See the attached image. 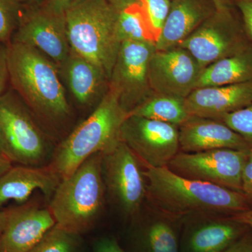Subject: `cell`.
Here are the masks:
<instances>
[{"label":"cell","mask_w":252,"mask_h":252,"mask_svg":"<svg viewBox=\"0 0 252 252\" xmlns=\"http://www.w3.org/2000/svg\"><path fill=\"white\" fill-rule=\"evenodd\" d=\"M144 168L147 198L155 210L172 218L230 217L251 210L241 192L186 178L167 166Z\"/></svg>","instance_id":"cell-1"},{"label":"cell","mask_w":252,"mask_h":252,"mask_svg":"<svg viewBox=\"0 0 252 252\" xmlns=\"http://www.w3.org/2000/svg\"><path fill=\"white\" fill-rule=\"evenodd\" d=\"M119 11L107 0H76L64 12L71 51L112 75L120 49Z\"/></svg>","instance_id":"cell-2"},{"label":"cell","mask_w":252,"mask_h":252,"mask_svg":"<svg viewBox=\"0 0 252 252\" xmlns=\"http://www.w3.org/2000/svg\"><path fill=\"white\" fill-rule=\"evenodd\" d=\"M127 115L119 94L110 88L90 117L61 144L50 167L62 180L89 158L114 148L121 141V128Z\"/></svg>","instance_id":"cell-3"},{"label":"cell","mask_w":252,"mask_h":252,"mask_svg":"<svg viewBox=\"0 0 252 252\" xmlns=\"http://www.w3.org/2000/svg\"><path fill=\"white\" fill-rule=\"evenodd\" d=\"M7 64L10 81L32 108L49 119L67 117L69 104L57 69L40 51L12 41Z\"/></svg>","instance_id":"cell-4"},{"label":"cell","mask_w":252,"mask_h":252,"mask_svg":"<svg viewBox=\"0 0 252 252\" xmlns=\"http://www.w3.org/2000/svg\"><path fill=\"white\" fill-rule=\"evenodd\" d=\"M105 190L102 154H96L61 180L53 194L49 210L56 224L75 235L89 229L100 215Z\"/></svg>","instance_id":"cell-5"},{"label":"cell","mask_w":252,"mask_h":252,"mask_svg":"<svg viewBox=\"0 0 252 252\" xmlns=\"http://www.w3.org/2000/svg\"><path fill=\"white\" fill-rule=\"evenodd\" d=\"M102 172L106 189L127 216L140 212L147 198L144 168L137 156L122 140L102 154Z\"/></svg>","instance_id":"cell-6"},{"label":"cell","mask_w":252,"mask_h":252,"mask_svg":"<svg viewBox=\"0 0 252 252\" xmlns=\"http://www.w3.org/2000/svg\"><path fill=\"white\" fill-rule=\"evenodd\" d=\"M249 151L219 149L195 153L180 152L167 167L186 178L241 192L242 174Z\"/></svg>","instance_id":"cell-7"},{"label":"cell","mask_w":252,"mask_h":252,"mask_svg":"<svg viewBox=\"0 0 252 252\" xmlns=\"http://www.w3.org/2000/svg\"><path fill=\"white\" fill-rule=\"evenodd\" d=\"M120 139L143 167L167 166L180 152L179 126L147 118L127 117L121 128Z\"/></svg>","instance_id":"cell-8"},{"label":"cell","mask_w":252,"mask_h":252,"mask_svg":"<svg viewBox=\"0 0 252 252\" xmlns=\"http://www.w3.org/2000/svg\"><path fill=\"white\" fill-rule=\"evenodd\" d=\"M156 46L145 41H122L111 75V89L128 113L143 102L149 86V61Z\"/></svg>","instance_id":"cell-9"},{"label":"cell","mask_w":252,"mask_h":252,"mask_svg":"<svg viewBox=\"0 0 252 252\" xmlns=\"http://www.w3.org/2000/svg\"><path fill=\"white\" fill-rule=\"evenodd\" d=\"M0 124L11 161L34 166L44 159L42 136L27 113L9 96H0Z\"/></svg>","instance_id":"cell-10"},{"label":"cell","mask_w":252,"mask_h":252,"mask_svg":"<svg viewBox=\"0 0 252 252\" xmlns=\"http://www.w3.org/2000/svg\"><path fill=\"white\" fill-rule=\"evenodd\" d=\"M201 68L187 50H155L149 61V86L160 94L186 98L195 89Z\"/></svg>","instance_id":"cell-11"},{"label":"cell","mask_w":252,"mask_h":252,"mask_svg":"<svg viewBox=\"0 0 252 252\" xmlns=\"http://www.w3.org/2000/svg\"><path fill=\"white\" fill-rule=\"evenodd\" d=\"M246 29H242L230 17L222 23L205 25L182 41L181 48L187 50L198 63L207 67L219 60L233 56L251 46Z\"/></svg>","instance_id":"cell-12"},{"label":"cell","mask_w":252,"mask_h":252,"mask_svg":"<svg viewBox=\"0 0 252 252\" xmlns=\"http://www.w3.org/2000/svg\"><path fill=\"white\" fill-rule=\"evenodd\" d=\"M13 42L31 46L56 63H65L71 53L64 14L44 9L25 20Z\"/></svg>","instance_id":"cell-13"},{"label":"cell","mask_w":252,"mask_h":252,"mask_svg":"<svg viewBox=\"0 0 252 252\" xmlns=\"http://www.w3.org/2000/svg\"><path fill=\"white\" fill-rule=\"evenodd\" d=\"M189 220L180 243V252H223L250 228L230 217L203 216Z\"/></svg>","instance_id":"cell-14"},{"label":"cell","mask_w":252,"mask_h":252,"mask_svg":"<svg viewBox=\"0 0 252 252\" xmlns=\"http://www.w3.org/2000/svg\"><path fill=\"white\" fill-rule=\"evenodd\" d=\"M252 104V81L230 85L199 88L185 98L190 117L220 121L224 116Z\"/></svg>","instance_id":"cell-15"},{"label":"cell","mask_w":252,"mask_h":252,"mask_svg":"<svg viewBox=\"0 0 252 252\" xmlns=\"http://www.w3.org/2000/svg\"><path fill=\"white\" fill-rule=\"evenodd\" d=\"M56 223L49 210L24 207L9 212L0 233V252H29Z\"/></svg>","instance_id":"cell-16"},{"label":"cell","mask_w":252,"mask_h":252,"mask_svg":"<svg viewBox=\"0 0 252 252\" xmlns=\"http://www.w3.org/2000/svg\"><path fill=\"white\" fill-rule=\"evenodd\" d=\"M179 142L180 152L185 153L219 149H252L241 136L223 122L198 117H190L179 126Z\"/></svg>","instance_id":"cell-17"},{"label":"cell","mask_w":252,"mask_h":252,"mask_svg":"<svg viewBox=\"0 0 252 252\" xmlns=\"http://www.w3.org/2000/svg\"><path fill=\"white\" fill-rule=\"evenodd\" d=\"M61 181L50 166L12 167L0 177V207L10 200L24 203L36 189L52 197Z\"/></svg>","instance_id":"cell-18"},{"label":"cell","mask_w":252,"mask_h":252,"mask_svg":"<svg viewBox=\"0 0 252 252\" xmlns=\"http://www.w3.org/2000/svg\"><path fill=\"white\" fill-rule=\"evenodd\" d=\"M208 15L209 9L200 0H175L156 49L162 51L180 45Z\"/></svg>","instance_id":"cell-19"},{"label":"cell","mask_w":252,"mask_h":252,"mask_svg":"<svg viewBox=\"0 0 252 252\" xmlns=\"http://www.w3.org/2000/svg\"><path fill=\"white\" fill-rule=\"evenodd\" d=\"M252 81V45L202 69L195 89Z\"/></svg>","instance_id":"cell-20"},{"label":"cell","mask_w":252,"mask_h":252,"mask_svg":"<svg viewBox=\"0 0 252 252\" xmlns=\"http://www.w3.org/2000/svg\"><path fill=\"white\" fill-rule=\"evenodd\" d=\"M69 88L81 104L90 102L95 97L105 74L97 66L71 51L65 61Z\"/></svg>","instance_id":"cell-21"},{"label":"cell","mask_w":252,"mask_h":252,"mask_svg":"<svg viewBox=\"0 0 252 252\" xmlns=\"http://www.w3.org/2000/svg\"><path fill=\"white\" fill-rule=\"evenodd\" d=\"M141 233L144 252H180V220L154 209Z\"/></svg>","instance_id":"cell-22"},{"label":"cell","mask_w":252,"mask_h":252,"mask_svg":"<svg viewBox=\"0 0 252 252\" xmlns=\"http://www.w3.org/2000/svg\"><path fill=\"white\" fill-rule=\"evenodd\" d=\"M129 116L147 118L158 122L182 125L190 117L185 106V98L175 96H154L127 113Z\"/></svg>","instance_id":"cell-23"},{"label":"cell","mask_w":252,"mask_h":252,"mask_svg":"<svg viewBox=\"0 0 252 252\" xmlns=\"http://www.w3.org/2000/svg\"><path fill=\"white\" fill-rule=\"evenodd\" d=\"M117 34L121 42L132 40L145 41L155 46L157 44V37L142 0L119 11Z\"/></svg>","instance_id":"cell-24"},{"label":"cell","mask_w":252,"mask_h":252,"mask_svg":"<svg viewBox=\"0 0 252 252\" xmlns=\"http://www.w3.org/2000/svg\"><path fill=\"white\" fill-rule=\"evenodd\" d=\"M77 235L56 223L29 252H75Z\"/></svg>","instance_id":"cell-25"},{"label":"cell","mask_w":252,"mask_h":252,"mask_svg":"<svg viewBox=\"0 0 252 252\" xmlns=\"http://www.w3.org/2000/svg\"><path fill=\"white\" fill-rule=\"evenodd\" d=\"M220 122L241 136L252 148V104L227 114Z\"/></svg>","instance_id":"cell-26"},{"label":"cell","mask_w":252,"mask_h":252,"mask_svg":"<svg viewBox=\"0 0 252 252\" xmlns=\"http://www.w3.org/2000/svg\"><path fill=\"white\" fill-rule=\"evenodd\" d=\"M145 5L149 20L152 24L154 34L158 41L161 34L169 13H170V0H142ZM158 42V41H157Z\"/></svg>","instance_id":"cell-27"},{"label":"cell","mask_w":252,"mask_h":252,"mask_svg":"<svg viewBox=\"0 0 252 252\" xmlns=\"http://www.w3.org/2000/svg\"><path fill=\"white\" fill-rule=\"evenodd\" d=\"M14 26V1L0 0V43L9 40Z\"/></svg>","instance_id":"cell-28"},{"label":"cell","mask_w":252,"mask_h":252,"mask_svg":"<svg viewBox=\"0 0 252 252\" xmlns=\"http://www.w3.org/2000/svg\"><path fill=\"white\" fill-rule=\"evenodd\" d=\"M241 192L252 209V148L249 151L248 158L243 167Z\"/></svg>","instance_id":"cell-29"},{"label":"cell","mask_w":252,"mask_h":252,"mask_svg":"<svg viewBox=\"0 0 252 252\" xmlns=\"http://www.w3.org/2000/svg\"><path fill=\"white\" fill-rule=\"evenodd\" d=\"M9 80L7 64V46L0 45V96L2 95Z\"/></svg>","instance_id":"cell-30"},{"label":"cell","mask_w":252,"mask_h":252,"mask_svg":"<svg viewBox=\"0 0 252 252\" xmlns=\"http://www.w3.org/2000/svg\"><path fill=\"white\" fill-rule=\"evenodd\" d=\"M223 252H252V228Z\"/></svg>","instance_id":"cell-31"},{"label":"cell","mask_w":252,"mask_h":252,"mask_svg":"<svg viewBox=\"0 0 252 252\" xmlns=\"http://www.w3.org/2000/svg\"><path fill=\"white\" fill-rule=\"evenodd\" d=\"M245 26L252 41V0H240L238 3Z\"/></svg>","instance_id":"cell-32"},{"label":"cell","mask_w":252,"mask_h":252,"mask_svg":"<svg viewBox=\"0 0 252 252\" xmlns=\"http://www.w3.org/2000/svg\"><path fill=\"white\" fill-rule=\"evenodd\" d=\"M96 252H126L117 241L110 238L99 240L96 245Z\"/></svg>","instance_id":"cell-33"},{"label":"cell","mask_w":252,"mask_h":252,"mask_svg":"<svg viewBox=\"0 0 252 252\" xmlns=\"http://www.w3.org/2000/svg\"><path fill=\"white\" fill-rule=\"evenodd\" d=\"M76 0H48L46 9L55 14H64L66 10Z\"/></svg>","instance_id":"cell-34"},{"label":"cell","mask_w":252,"mask_h":252,"mask_svg":"<svg viewBox=\"0 0 252 252\" xmlns=\"http://www.w3.org/2000/svg\"><path fill=\"white\" fill-rule=\"evenodd\" d=\"M230 217L252 228V209L247 210V211L240 212V213L230 216Z\"/></svg>","instance_id":"cell-35"},{"label":"cell","mask_w":252,"mask_h":252,"mask_svg":"<svg viewBox=\"0 0 252 252\" xmlns=\"http://www.w3.org/2000/svg\"><path fill=\"white\" fill-rule=\"evenodd\" d=\"M111 4L117 9L118 11H121L127 6L135 4L139 0H107Z\"/></svg>","instance_id":"cell-36"},{"label":"cell","mask_w":252,"mask_h":252,"mask_svg":"<svg viewBox=\"0 0 252 252\" xmlns=\"http://www.w3.org/2000/svg\"><path fill=\"white\" fill-rule=\"evenodd\" d=\"M212 1L220 14L229 12L230 0H212Z\"/></svg>","instance_id":"cell-37"},{"label":"cell","mask_w":252,"mask_h":252,"mask_svg":"<svg viewBox=\"0 0 252 252\" xmlns=\"http://www.w3.org/2000/svg\"><path fill=\"white\" fill-rule=\"evenodd\" d=\"M12 161L9 158L0 154V177L12 167Z\"/></svg>","instance_id":"cell-38"},{"label":"cell","mask_w":252,"mask_h":252,"mask_svg":"<svg viewBox=\"0 0 252 252\" xmlns=\"http://www.w3.org/2000/svg\"><path fill=\"white\" fill-rule=\"evenodd\" d=\"M0 154L9 158V153H8L7 148H6V142H5L4 134H3L2 129H1V124H0Z\"/></svg>","instance_id":"cell-39"},{"label":"cell","mask_w":252,"mask_h":252,"mask_svg":"<svg viewBox=\"0 0 252 252\" xmlns=\"http://www.w3.org/2000/svg\"><path fill=\"white\" fill-rule=\"evenodd\" d=\"M8 215H9V212H0V233L4 228L5 224H6Z\"/></svg>","instance_id":"cell-40"},{"label":"cell","mask_w":252,"mask_h":252,"mask_svg":"<svg viewBox=\"0 0 252 252\" xmlns=\"http://www.w3.org/2000/svg\"><path fill=\"white\" fill-rule=\"evenodd\" d=\"M11 1H14V0H11Z\"/></svg>","instance_id":"cell-41"}]
</instances>
